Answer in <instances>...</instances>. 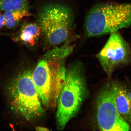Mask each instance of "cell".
Wrapping results in <instances>:
<instances>
[{
  "mask_svg": "<svg viewBox=\"0 0 131 131\" xmlns=\"http://www.w3.org/2000/svg\"><path fill=\"white\" fill-rule=\"evenodd\" d=\"M7 93L11 109L26 120L37 118L45 112L30 71H23L14 78L8 86Z\"/></svg>",
  "mask_w": 131,
  "mask_h": 131,
  "instance_id": "3957f363",
  "label": "cell"
},
{
  "mask_svg": "<svg viewBox=\"0 0 131 131\" xmlns=\"http://www.w3.org/2000/svg\"><path fill=\"white\" fill-rule=\"evenodd\" d=\"M30 15L28 10L9 11L5 12L3 16L5 26L9 29L17 27L24 18Z\"/></svg>",
  "mask_w": 131,
  "mask_h": 131,
  "instance_id": "30bf717a",
  "label": "cell"
},
{
  "mask_svg": "<svg viewBox=\"0 0 131 131\" xmlns=\"http://www.w3.org/2000/svg\"><path fill=\"white\" fill-rule=\"evenodd\" d=\"M54 73L53 65L44 59L39 62L32 73V81L39 97L47 107L53 100Z\"/></svg>",
  "mask_w": 131,
  "mask_h": 131,
  "instance_id": "52a82bcc",
  "label": "cell"
},
{
  "mask_svg": "<svg viewBox=\"0 0 131 131\" xmlns=\"http://www.w3.org/2000/svg\"><path fill=\"white\" fill-rule=\"evenodd\" d=\"M73 46L66 45L60 47H56L47 52L45 57L47 60L65 59L72 52Z\"/></svg>",
  "mask_w": 131,
  "mask_h": 131,
  "instance_id": "7c38bea8",
  "label": "cell"
},
{
  "mask_svg": "<svg viewBox=\"0 0 131 131\" xmlns=\"http://www.w3.org/2000/svg\"><path fill=\"white\" fill-rule=\"evenodd\" d=\"M128 93L129 97L131 101V87L130 88H128Z\"/></svg>",
  "mask_w": 131,
  "mask_h": 131,
  "instance_id": "9a60e30c",
  "label": "cell"
},
{
  "mask_svg": "<svg viewBox=\"0 0 131 131\" xmlns=\"http://www.w3.org/2000/svg\"><path fill=\"white\" fill-rule=\"evenodd\" d=\"M29 0H0V10H29Z\"/></svg>",
  "mask_w": 131,
  "mask_h": 131,
  "instance_id": "8fae6325",
  "label": "cell"
},
{
  "mask_svg": "<svg viewBox=\"0 0 131 131\" xmlns=\"http://www.w3.org/2000/svg\"><path fill=\"white\" fill-rule=\"evenodd\" d=\"M5 26V22L3 15L0 14V29Z\"/></svg>",
  "mask_w": 131,
  "mask_h": 131,
  "instance_id": "4fadbf2b",
  "label": "cell"
},
{
  "mask_svg": "<svg viewBox=\"0 0 131 131\" xmlns=\"http://www.w3.org/2000/svg\"><path fill=\"white\" fill-rule=\"evenodd\" d=\"M36 130L37 131H48V129L45 127H36Z\"/></svg>",
  "mask_w": 131,
  "mask_h": 131,
  "instance_id": "5bb4252c",
  "label": "cell"
},
{
  "mask_svg": "<svg viewBox=\"0 0 131 131\" xmlns=\"http://www.w3.org/2000/svg\"><path fill=\"white\" fill-rule=\"evenodd\" d=\"M96 56L103 70L110 77L117 68L131 63V49L121 34L116 32L111 34Z\"/></svg>",
  "mask_w": 131,
  "mask_h": 131,
  "instance_id": "8992f818",
  "label": "cell"
},
{
  "mask_svg": "<svg viewBox=\"0 0 131 131\" xmlns=\"http://www.w3.org/2000/svg\"><path fill=\"white\" fill-rule=\"evenodd\" d=\"M73 13L67 5L59 3L46 5L39 11L37 20L47 42L58 45L66 40L72 31Z\"/></svg>",
  "mask_w": 131,
  "mask_h": 131,
  "instance_id": "277c9868",
  "label": "cell"
},
{
  "mask_svg": "<svg viewBox=\"0 0 131 131\" xmlns=\"http://www.w3.org/2000/svg\"><path fill=\"white\" fill-rule=\"evenodd\" d=\"M131 25V3H102L90 10L85 27L88 37L111 34Z\"/></svg>",
  "mask_w": 131,
  "mask_h": 131,
  "instance_id": "7a4b0ae2",
  "label": "cell"
},
{
  "mask_svg": "<svg viewBox=\"0 0 131 131\" xmlns=\"http://www.w3.org/2000/svg\"><path fill=\"white\" fill-rule=\"evenodd\" d=\"M87 93L82 65L75 62L67 69L64 84L57 100L56 119L60 130L78 114Z\"/></svg>",
  "mask_w": 131,
  "mask_h": 131,
  "instance_id": "6da1fadb",
  "label": "cell"
},
{
  "mask_svg": "<svg viewBox=\"0 0 131 131\" xmlns=\"http://www.w3.org/2000/svg\"><path fill=\"white\" fill-rule=\"evenodd\" d=\"M96 117L98 127L101 130H131V126L117 110L112 82L105 83L98 95Z\"/></svg>",
  "mask_w": 131,
  "mask_h": 131,
  "instance_id": "5b68a950",
  "label": "cell"
},
{
  "mask_svg": "<svg viewBox=\"0 0 131 131\" xmlns=\"http://www.w3.org/2000/svg\"><path fill=\"white\" fill-rule=\"evenodd\" d=\"M116 107L121 115L131 126V101L128 88L118 81L112 82Z\"/></svg>",
  "mask_w": 131,
  "mask_h": 131,
  "instance_id": "ba28073f",
  "label": "cell"
},
{
  "mask_svg": "<svg viewBox=\"0 0 131 131\" xmlns=\"http://www.w3.org/2000/svg\"><path fill=\"white\" fill-rule=\"evenodd\" d=\"M41 32V29L38 24L25 23L20 29L19 40L27 47H34L37 43Z\"/></svg>",
  "mask_w": 131,
  "mask_h": 131,
  "instance_id": "9c48e42d",
  "label": "cell"
}]
</instances>
